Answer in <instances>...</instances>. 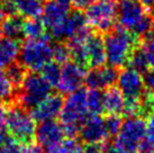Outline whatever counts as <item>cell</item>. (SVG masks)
Instances as JSON below:
<instances>
[{"label": "cell", "mask_w": 154, "mask_h": 153, "mask_svg": "<svg viewBox=\"0 0 154 153\" xmlns=\"http://www.w3.org/2000/svg\"><path fill=\"white\" fill-rule=\"evenodd\" d=\"M146 139L154 142V114L150 115L146 120Z\"/></svg>", "instance_id": "obj_36"}, {"label": "cell", "mask_w": 154, "mask_h": 153, "mask_svg": "<svg viewBox=\"0 0 154 153\" xmlns=\"http://www.w3.org/2000/svg\"><path fill=\"white\" fill-rule=\"evenodd\" d=\"M137 153H154V142L145 139L140 145Z\"/></svg>", "instance_id": "obj_37"}, {"label": "cell", "mask_w": 154, "mask_h": 153, "mask_svg": "<svg viewBox=\"0 0 154 153\" xmlns=\"http://www.w3.org/2000/svg\"><path fill=\"white\" fill-rule=\"evenodd\" d=\"M146 139V120L141 116L126 117L111 148L116 153H137L140 145Z\"/></svg>", "instance_id": "obj_4"}, {"label": "cell", "mask_w": 154, "mask_h": 153, "mask_svg": "<svg viewBox=\"0 0 154 153\" xmlns=\"http://www.w3.org/2000/svg\"><path fill=\"white\" fill-rule=\"evenodd\" d=\"M141 47L145 53L150 67L154 68V32L144 37Z\"/></svg>", "instance_id": "obj_31"}, {"label": "cell", "mask_w": 154, "mask_h": 153, "mask_svg": "<svg viewBox=\"0 0 154 153\" xmlns=\"http://www.w3.org/2000/svg\"><path fill=\"white\" fill-rule=\"evenodd\" d=\"M35 137L36 142L42 148L48 149L64 140L65 132L61 123H57L56 120H48L37 125Z\"/></svg>", "instance_id": "obj_15"}, {"label": "cell", "mask_w": 154, "mask_h": 153, "mask_svg": "<svg viewBox=\"0 0 154 153\" xmlns=\"http://www.w3.org/2000/svg\"><path fill=\"white\" fill-rule=\"evenodd\" d=\"M140 2L147 11H153L154 10V0H140Z\"/></svg>", "instance_id": "obj_40"}, {"label": "cell", "mask_w": 154, "mask_h": 153, "mask_svg": "<svg viewBox=\"0 0 154 153\" xmlns=\"http://www.w3.org/2000/svg\"><path fill=\"white\" fill-rule=\"evenodd\" d=\"M27 73H28L27 70L23 67L22 64L17 63V62L11 64L5 71V74L7 76L10 82L14 85V87H20Z\"/></svg>", "instance_id": "obj_27"}, {"label": "cell", "mask_w": 154, "mask_h": 153, "mask_svg": "<svg viewBox=\"0 0 154 153\" xmlns=\"http://www.w3.org/2000/svg\"><path fill=\"white\" fill-rule=\"evenodd\" d=\"M128 67L135 69L136 71H138L142 74H144L150 69V64H149L147 58H146L145 53L142 50L141 46L137 47L136 50L133 52L132 56L129 59Z\"/></svg>", "instance_id": "obj_26"}, {"label": "cell", "mask_w": 154, "mask_h": 153, "mask_svg": "<svg viewBox=\"0 0 154 153\" xmlns=\"http://www.w3.org/2000/svg\"><path fill=\"white\" fill-rule=\"evenodd\" d=\"M17 14L26 19L38 18L42 15L44 4L42 0H11Z\"/></svg>", "instance_id": "obj_21"}, {"label": "cell", "mask_w": 154, "mask_h": 153, "mask_svg": "<svg viewBox=\"0 0 154 153\" xmlns=\"http://www.w3.org/2000/svg\"><path fill=\"white\" fill-rule=\"evenodd\" d=\"M44 153H85V148L77 139H64L60 143L46 149Z\"/></svg>", "instance_id": "obj_23"}, {"label": "cell", "mask_w": 154, "mask_h": 153, "mask_svg": "<svg viewBox=\"0 0 154 153\" xmlns=\"http://www.w3.org/2000/svg\"><path fill=\"white\" fill-rule=\"evenodd\" d=\"M117 24L118 27L136 37H145L154 28L153 17L142 6L140 0H118Z\"/></svg>", "instance_id": "obj_1"}, {"label": "cell", "mask_w": 154, "mask_h": 153, "mask_svg": "<svg viewBox=\"0 0 154 153\" xmlns=\"http://www.w3.org/2000/svg\"><path fill=\"white\" fill-rule=\"evenodd\" d=\"M51 61H53V45L48 37L27 39L20 47L19 63L29 72H41Z\"/></svg>", "instance_id": "obj_6"}, {"label": "cell", "mask_w": 154, "mask_h": 153, "mask_svg": "<svg viewBox=\"0 0 154 153\" xmlns=\"http://www.w3.org/2000/svg\"><path fill=\"white\" fill-rule=\"evenodd\" d=\"M50 1H53V2H56V4L59 5H62V6H64V7H68L71 5V0H50Z\"/></svg>", "instance_id": "obj_42"}, {"label": "cell", "mask_w": 154, "mask_h": 153, "mask_svg": "<svg viewBox=\"0 0 154 153\" xmlns=\"http://www.w3.org/2000/svg\"><path fill=\"white\" fill-rule=\"evenodd\" d=\"M106 63V52L103 38L94 34L88 38L85 44V65L86 68H100Z\"/></svg>", "instance_id": "obj_16"}, {"label": "cell", "mask_w": 154, "mask_h": 153, "mask_svg": "<svg viewBox=\"0 0 154 153\" xmlns=\"http://www.w3.org/2000/svg\"><path fill=\"white\" fill-rule=\"evenodd\" d=\"M20 45L18 41L0 35V69H7L19 59Z\"/></svg>", "instance_id": "obj_18"}, {"label": "cell", "mask_w": 154, "mask_h": 153, "mask_svg": "<svg viewBox=\"0 0 154 153\" xmlns=\"http://www.w3.org/2000/svg\"><path fill=\"white\" fill-rule=\"evenodd\" d=\"M8 139H9V134L7 132V128H6V126L0 124V146L4 144Z\"/></svg>", "instance_id": "obj_39"}, {"label": "cell", "mask_w": 154, "mask_h": 153, "mask_svg": "<svg viewBox=\"0 0 154 153\" xmlns=\"http://www.w3.org/2000/svg\"><path fill=\"white\" fill-rule=\"evenodd\" d=\"M79 136L86 144H105L109 137L101 116H89L81 125Z\"/></svg>", "instance_id": "obj_13"}, {"label": "cell", "mask_w": 154, "mask_h": 153, "mask_svg": "<svg viewBox=\"0 0 154 153\" xmlns=\"http://www.w3.org/2000/svg\"><path fill=\"white\" fill-rule=\"evenodd\" d=\"M63 104L64 99L60 94H51L30 111V115L33 116L35 122L38 123L55 120V118L60 117Z\"/></svg>", "instance_id": "obj_14"}, {"label": "cell", "mask_w": 154, "mask_h": 153, "mask_svg": "<svg viewBox=\"0 0 154 153\" xmlns=\"http://www.w3.org/2000/svg\"><path fill=\"white\" fill-rule=\"evenodd\" d=\"M88 25L86 19V15L82 14L80 10H73L69 13L68 17L61 23L55 28L48 30L51 36L57 42H63L64 39H70L74 35L79 33L81 30L86 28Z\"/></svg>", "instance_id": "obj_11"}, {"label": "cell", "mask_w": 154, "mask_h": 153, "mask_svg": "<svg viewBox=\"0 0 154 153\" xmlns=\"http://www.w3.org/2000/svg\"><path fill=\"white\" fill-rule=\"evenodd\" d=\"M22 153H44L43 148L37 142H29L22 146Z\"/></svg>", "instance_id": "obj_34"}, {"label": "cell", "mask_w": 154, "mask_h": 153, "mask_svg": "<svg viewBox=\"0 0 154 153\" xmlns=\"http://www.w3.org/2000/svg\"><path fill=\"white\" fill-rule=\"evenodd\" d=\"M52 94V87L41 73L28 72L20 86L17 96V104L25 109H33Z\"/></svg>", "instance_id": "obj_7"}, {"label": "cell", "mask_w": 154, "mask_h": 153, "mask_svg": "<svg viewBox=\"0 0 154 153\" xmlns=\"http://www.w3.org/2000/svg\"><path fill=\"white\" fill-rule=\"evenodd\" d=\"M71 59V52L68 44L63 42H57L53 45V61L60 65L69 62Z\"/></svg>", "instance_id": "obj_28"}, {"label": "cell", "mask_w": 154, "mask_h": 153, "mask_svg": "<svg viewBox=\"0 0 154 153\" xmlns=\"http://www.w3.org/2000/svg\"><path fill=\"white\" fill-rule=\"evenodd\" d=\"M86 73V68L74 61H69L61 65L60 81L56 87L60 94L70 95L81 89V86L85 83Z\"/></svg>", "instance_id": "obj_10"}, {"label": "cell", "mask_w": 154, "mask_h": 153, "mask_svg": "<svg viewBox=\"0 0 154 153\" xmlns=\"http://www.w3.org/2000/svg\"><path fill=\"white\" fill-rule=\"evenodd\" d=\"M117 88L124 95L125 99H140L145 94L143 74L131 67L122 69L118 73Z\"/></svg>", "instance_id": "obj_9"}, {"label": "cell", "mask_w": 154, "mask_h": 153, "mask_svg": "<svg viewBox=\"0 0 154 153\" xmlns=\"http://www.w3.org/2000/svg\"><path fill=\"white\" fill-rule=\"evenodd\" d=\"M5 124L9 136L18 143H29L35 137L36 122L30 113L18 104H14L7 109Z\"/></svg>", "instance_id": "obj_5"}, {"label": "cell", "mask_w": 154, "mask_h": 153, "mask_svg": "<svg viewBox=\"0 0 154 153\" xmlns=\"http://www.w3.org/2000/svg\"><path fill=\"white\" fill-rule=\"evenodd\" d=\"M87 107L90 116H100L103 113V92L99 90H87Z\"/></svg>", "instance_id": "obj_24"}, {"label": "cell", "mask_w": 154, "mask_h": 153, "mask_svg": "<svg viewBox=\"0 0 154 153\" xmlns=\"http://www.w3.org/2000/svg\"><path fill=\"white\" fill-rule=\"evenodd\" d=\"M105 126L107 130V133L109 136H116L119 132L120 127H122V123L123 120L118 115H107L105 118Z\"/></svg>", "instance_id": "obj_30"}, {"label": "cell", "mask_w": 154, "mask_h": 153, "mask_svg": "<svg viewBox=\"0 0 154 153\" xmlns=\"http://www.w3.org/2000/svg\"><path fill=\"white\" fill-rule=\"evenodd\" d=\"M0 153H22V146L18 144V142L9 137L0 146Z\"/></svg>", "instance_id": "obj_32"}, {"label": "cell", "mask_w": 154, "mask_h": 153, "mask_svg": "<svg viewBox=\"0 0 154 153\" xmlns=\"http://www.w3.org/2000/svg\"><path fill=\"white\" fill-rule=\"evenodd\" d=\"M105 153H116L114 150H112V148H111V144H108V143H106V148H105Z\"/></svg>", "instance_id": "obj_43"}, {"label": "cell", "mask_w": 154, "mask_h": 153, "mask_svg": "<svg viewBox=\"0 0 154 153\" xmlns=\"http://www.w3.org/2000/svg\"><path fill=\"white\" fill-rule=\"evenodd\" d=\"M41 76H43L44 80L46 81L52 88L57 87L61 76V65L54 61H51L41 70Z\"/></svg>", "instance_id": "obj_25"}, {"label": "cell", "mask_w": 154, "mask_h": 153, "mask_svg": "<svg viewBox=\"0 0 154 153\" xmlns=\"http://www.w3.org/2000/svg\"><path fill=\"white\" fill-rule=\"evenodd\" d=\"M153 20H154V10H153Z\"/></svg>", "instance_id": "obj_45"}, {"label": "cell", "mask_w": 154, "mask_h": 153, "mask_svg": "<svg viewBox=\"0 0 154 153\" xmlns=\"http://www.w3.org/2000/svg\"><path fill=\"white\" fill-rule=\"evenodd\" d=\"M68 7L48 0L44 4L43 11H42V21L44 23L46 30H51L60 25L68 17Z\"/></svg>", "instance_id": "obj_17"}, {"label": "cell", "mask_w": 154, "mask_h": 153, "mask_svg": "<svg viewBox=\"0 0 154 153\" xmlns=\"http://www.w3.org/2000/svg\"><path fill=\"white\" fill-rule=\"evenodd\" d=\"M46 30V27L42 19L32 18L24 21V37L27 39H42L48 37Z\"/></svg>", "instance_id": "obj_22"}, {"label": "cell", "mask_w": 154, "mask_h": 153, "mask_svg": "<svg viewBox=\"0 0 154 153\" xmlns=\"http://www.w3.org/2000/svg\"><path fill=\"white\" fill-rule=\"evenodd\" d=\"M97 0H71V5L75 10H83L89 8L91 5H94Z\"/></svg>", "instance_id": "obj_35"}, {"label": "cell", "mask_w": 154, "mask_h": 153, "mask_svg": "<svg viewBox=\"0 0 154 153\" xmlns=\"http://www.w3.org/2000/svg\"><path fill=\"white\" fill-rule=\"evenodd\" d=\"M24 21L25 20L19 15L9 16L4 19L0 26V35L19 42L24 37Z\"/></svg>", "instance_id": "obj_20"}, {"label": "cell", "mask_w": 154, "mask_h": 153, "mask_svg": "<svg viewBox=\"0 0 154 153\" xmlns=\"http://www.w3.org/2000/svg\"><path fill=\"white\" fill-rule=\"evenodd\" d=\"M15 98V87L5 72L0 71V100L9 101Z\"/></svg>", "instance_id": "obj_29"}, {"label": "cell", "mask_w": 154, "mask_h": 153, "mask_svg": "<svg viewBox=\"0 0 154 153\" xmlns=\"http://www.w3.org/2000/svg\"><path fill=\"white\" fill-rule=\"evenodd\" d=\"M103 113L107 115H118L124 113L125 99L124 95L116 87H111L103 92Z\"/></svg>", "instance_id": "obj_19"}, {"label": "cell", "mask_w": 154, "mask_h": 153, "mask_svg": "<svg viewBox=\"0 0 154 153\" xmlns=\"http://www.w3.org/2000/svg\"><path fill=\"white\" fill-rule=\"evenodd\" d=\"M118 73L119 72L117 71V69L110 65L90 69L86 73L85 83L91 90H107L117 83Z\"/></svg>", "instance_id": "obj_12"}, {"label": "cell", "mask_w": 154, "mask_h": 153, "mask_svg": "<svg viewBox=\"0 0 154 153\" xmlns=\"http://www.w3.org/2000/svg\"><path fill=\"white\" fill-rule=\"evenodd\" d=\"M87 107V90L79 89L68 95L64 99L63 108L61 111L60 119L63 125L65 136L75 139L79 135L81 125L89 117Z\"/></svg>", "instance_id": "obj_3"}, {"label": "cell", "mask_w": 154, "mask_h": 153, "mask_svg": "<svg viewBox=\"0 0 154 153\" xmlns=\"http://www.w3.org/2000/svg\"><path fill=\"white\" fill-rule=\"evenodd\" d=\"M118 0H97L86 9V19L88 25L94 30L108 33L114 30L117 23Z\"/></svg>", "instance_id": "obj_8"}, {"label": "cell", "mask_w": 154, "mask_h": 153, "mask_svg": "<svg viewBox=\"0 0 154 153\" xmlns=\"http://www.w3.org/2000/svg\"><path fill=\"white\" fill-rule=\"evenodd\" d=\"M105 144H87L85 146V153H105Z\"/></svg>", "instance_id": "obj_38"}, {"label": "cell", "mask_w": 154, "mask_h": 153, "mask_svg": "<svg viewBox=\"0 0 154 153\" xmlns=\"http://www.w3.org/2000/svg\"><path fill=\"white\" fill-rule=\"evenodd\" d=\"M6 113H7V109L5 108L4 101L0 100V124L2 120H5V117H6Z\"/></svg>", "instance_id": "obj_41"}, {"label": "cell", "mask_w": 154, "mask_h": 153, "mask_svg": "<svg viewBox=\"0 0 154 153\" xmlns=\"http://www.w3.org/2000/svg\"><path fill=\"white\" fill-rule=\"evenodd\" d=\"M144 79V86L145 90H147L150 94L154 95V68H151L143 74Z\"/></svg>", "instance_id": "obj_33"}, {"label": "cell", "mask_w": 154, "mask_h": 153, "mask_svg": "<svg viewBox=\"0 0 154 153\" xmlns=\"http://www.w3.org/2000/svg\"><path fill=\"white\" fill-rule=\"evenodd\" d=\"M138 37L120 27L106 33L103 37L106 62L114 68H123L128 64L133 52L138 47Z\"/></svg>", "instance_id": "obj_2"}, {"label": "cell", "mask_w": 154, "mask_h": 153, "mask_svg": "<svg viewBox=\"0 0 154 153\" xmlns=\"http://www.w3.org/2000/svg\"><path fill=\"white\" fill-rule=\"evenodd\" d=\"M4 17H5V15L2 14V11L0 10V26H1V24H2V21H4Z\"/></svg>", "instance_id": "obj_44"}]
</instances>
